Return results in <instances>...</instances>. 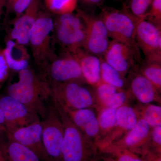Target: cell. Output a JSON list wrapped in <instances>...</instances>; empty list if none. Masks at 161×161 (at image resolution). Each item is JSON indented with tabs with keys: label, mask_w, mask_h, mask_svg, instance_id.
<instances>
[{
	"label": "cell",
	"mask_w": 161,
	"mask_h": 161,
	"mask_svg": "<svg viewBox=\"0 0 161 161\" xmlns=\"http://www.w3.org/2000/svg\"><path fill=\"white\" fill-rule=\"evenodd\" d=\"M18 73L19 80L8 86V95L25 105L42 119L47 109L45 101L51 97L50 85L30 67Z\"/></svg>",
	"instance_id": "cell-1"
},
{
	"label": "cell",
	"mask_w": 161,
	"mask_h": 161,
	"mask_svg": "<svg viewBox=\"0 0 161 161\" xmlns=\"http://www.w3.org/2000/svg\"><path fill=\"white\" fill-rule=\"evenodd\" d=\"M100 17L103 21L109 38L127 45L140 58L136 40L137 18L131 13L115 9H104Z\"/></svg>",
	"instance_id": "cell-2"
},
{
	"label": "cell",
	"mask_w": 161,
	"mask_h": 161,
	"mask_svg": "<svg viewBox=\"0 0 161 161\" xmlns=\"http://www.w3.org/2000/svg\"><path fill=\"white\" fill-rule=\"evenodd\" d=\"M53 38V19L47 11L40 10L33 26L29 45L35 62L43 67L54 56L52 50Z\"/></svg>",
	"instance_id": "cell-3"
},
{
	"label": "cell",
	"mask_w": 161,
	"mask_h": 161,
	"mask_svg": "<svg viewBox=\"0 0 161 161\" xmlns=\"http://www.w3.org/2000/svg\"><path fill=\"white\" fill-rule=\"evenodd\" d=\"M86 30L82 20L73 13L56 15L53 19V38L64 52L75 54L83 49Z\"/></svg>",
	"instance_id": "cell-4"
},
{
	"label": "cell",
	"mask_w": 161,
	"mask_h": 161,
	"mask_svg": "<svg viewBox=\"0 0 161 161\" xmlns=\"http://www.w3.org/2000/svg\"><path fill=\"white\" fill-rule=\"evenodd\" d=\"M51 97L55 106L63 110L89 108L94 103L91 91L79 81L52 84Z\"/></svg>",
	"instance_id": "cell-5"
},
{
	"label": "cell",
	"mask_w": 161,
	"mask_h": 161,
	"mask_svg": "<svg viewBox=\"0 0 161 161\" xmlns=\"http://www.w3.org/2000/svg\"><path fill=\"white\" fill-rule=\"evenodd\" d=\"M42 124V140L50 161H62L61 151L64 135V125L56 106L47 107Z\"/></svg>",
	"instance_id": "cell-6"
},
{
	"label": "cell",
	"mask_w": 161,
	"mask_h": 161,
	"mask_svg": "<svg viewBox=\"0 0 161 161\" xmlns=\"http://www.w3.org/2000/svg\"><path fill=\"white\" fill-rule=\"evenodd\" d=\"M64 125L62 143V161H91V146L79 129L73 123L67 114L58 108Z\"/></svg>",
	"instance_id": "cell-7"
},
{
	"label": "cell",
	"mask_w": 161,
	"mask_h": 161,
	"mask_svg": "<svg viewBox=\"0 0 161 161\" xmlns=\"http://www.w3.org/2000/svg\"><path fill=\"white\" fill-rule=\"evenodd\" d=\"M43 68L44 80L50 85L84 80L78 58L68 52L58 57L54 55Z\"/></svg>",
	"instance_id": "cell-8"
},
{
	"label": "cell",
	"mask_w": 161,
	"mask_h": 161,
	"mask_svg": "<svg viewBox=\"0 0 161 161\" xmlns=\"http://www.w3.org/2000/svg\"><path fill=\"white\" fill-rule=\"evenodd\" d=\"M77 14L82 20L86 30L83 49L90 53L102 58L110 43L103 21L99 17L88 13L81 9L77 10Z\"/></svg>",
	"instance_id": "cell-9"
},
{
	"label": "cell",
	"mask_w": 161,
	"mask_h": 161,
	"mask_svg": "<svg viewBox=\"0 0 161 161\" xmlns=\"http://www.w3.org/2000/svg\"><path fill=\"white\" fill-rule=\"evenodd\" d=\"M136 40L146 62L161 63V26L145 18L136 19Z\"/></svg>",
	"instance_id": "cell-10"
},
{
	"label": "cell",
	"mask_w": 161,
	"mask_h": 161,
	"mask_svg": "<svg viewBox=\"0 0 161 161\" xmlns=\"http://www.w3.org/2000/svg\"><path fill=\"white\" fill-rule=\"evenodd\" d=\"M0 108L5 116L7 133L41 120L25 105L8 95L0 96Z\"/></svg>",
	"instance_id": "cell-11"
},
{
	"label": "cell",
	"mask_w": 161,
	"mask_h": 161,
	"mask_svg": "<svg viewBox=\"0 0 161 161\" xmlns=\"http://www.w3.org/2000/svg\"><path fill=\"white\" fill-rule=\"evenodd\" d=\"M41 120L16 129L6 133L10 140L28 147L36 153L43 161H50L43 147L42 140Z\"/></svg>",
	"instance_id": "cell-12"
},
{
	"label": "cell",
	"mask_w": 161,
	"mask_h": 161,
	"mask_svg": "<svg viewBox=\"0 0 161 161\" xmlns=\"http://www.w3.org/2000/svg\"><path fill=\"white\" fill-rule=\"evenodd\" d=\"M40 7V0H33L22 14L15 17L7 38L22 45H29L30 35L41 10Z\"/></svg>",
	"instance_id": "cell-13"
},
{
	"label": "cell",
	"mask_w": 161,
	"mask_h": 161,
	"mask_svg": "<svg viewBox=\"0 0 161 161\" xmlns=\"http://www.w3.org/2000/svg\"><path fill=\"white\" fill-rule=\"evenodd\" d=\"M103 58L109 65L124 76L134 65L136 60L140 58L127 45L112 40Z\"/></svg>",
	"instance_id": "cell-14"
},
{
	"label": "cell",
	"mask_w": 161,
	"mask_h": 161,
	"mask_svg": "<svg viewBox=\"0 0 161 161\" xmlns=\"http://www.w3.org/2000/svg\"><path fill=\"white\" fill-rule=\"evenodd\" d=\"M150 135V126L146 121L142 119L137 121L134 128L129 131L123 139L112 145L128 149L134 153L142 152L141 148H143L144 153V147L147 143Z\"/></svg>",
	"instance_id": "cell-15"
},
{
	"label": "cell",
	"mask_w": 161,
	"mask_h": 161,
	"mask_svg": "<svg viewBox=\"0 0 161 161\" xmlns=\"http://www.w3.org/2000/svg\"><path fill=\"white\" fill-rule=\"evenodd\" d=\"M3 51L10 71L18 73L29 67L30 55L25 45L7 38Z\"/></svg>",
	"instance_id": "cell-16"
},
{
	"label": "cell",
	"mask_w": 161,
	"mask_h": 161,
	"mask_svg": "<svg viewBox=\"0 0 161 161\" xmlns=\"http://www.w3.org/2000/svg\"><path fill=\"white\" fill-rule=\"evenodd\" d=\"M63 111L86 137H95L98 135L100 131L98 119L92 110L85 108Z\"/></svg>",
	"instance_id": "cell-17"
},
{
	"label": "cell",
	"mask_w": 161,
	"mask_h": 161,
	"mask_svg": "<svg viewBox=\"0 0 161 161\" xmlns=\"http://www.w3.org/2000/svg\"><path fill=\"white\" fill-rule=\"evenodd\" d=\"M0 150L5 161H43L31 149L6 136H0Z\"/></svg>",
	"instance_id": "cell-18"
},
{
	"label": "cell",
	"mask_w": 161,
	"mask_h": 161,
	"mask_svg": "<svg viewBox=\"0 0 161 161\" xmlns=\"http://www.w3.org/2000/svg\"><path fill=\"white\" fill-rule=\"evenodd\" d=\"M78 58L84 80L96 86L101 83V58L81 49L74 54Z\"/></svg>",
	"instance_id": "cell-19"
},
{
	"label": "cell",
	"mask_w": 161,
	"mask_h": 161,
	"mask_svg": "<svg viewBox=\"0 0 161 161\" xmlns=\"http://www.w3.org/2000/svg\"><path fill=\"white\" fill-rule=\"evenodd\" d=\"M98 99L108 108L117 109L122 106L126 99V94L121 88L103 82L96 86Z\"/></svg>",
	"instance_id": "cell-20"
},
{
	"label": "cell",
	"mask_w": 161,
	"mask_h": 161,
	"mask_svg": "<svg viewBox=\"0 0 161 161\" xmlns=\"http://www.w3.org/2000/svg\"><path fill=\"white\" fill-rule=\"evenodd\" d=\"M130 88L136 98L142 103H150L157 98L158 90L142 74L133 78Z\"/></svg>",
	"instance_id": "cell-21"
},
{
	"label": "cell",
	"mask_w": 161,
	"mask_h": 161,
	"mask_svg": "<svg viewBox=\"0 0 161 161\" xmlns=\"http://www.w3.org/2000/svg\"><path fill=\"white\" fill-rule=\"evenodd\" d=\"M137 121L136 113L131 107L123 105L117 109L116 126L124 131L129 132L132 130Z\"/></svg>",
	"instance_id": "cell-22"
},
{
	"label": "cell",
	"mask_w": 161,
	"mask_h": 161,
	"mask_svg": "<svg viewBox=\"0 0 161 161\" xmlns=\"http://www.w3.org/2000/svg\"><path fill=\"white\" fill-rule=\"evenodd\" d=\"M101 82L108 84L119 88L123 87L125 81L123 75L117 71L101 58Z\"/></svg>",
	"instance_id": "cell-23"
},
{
	"label": "cell",
	"mask_w": 161,
	"mask_h": 161,
	"mask_svg": "<svg viewBox=\"0 0 161 161\" xmlns=\"http://www.w3.org/2000/svg\"><path fill=\"white\" fill-rule=\"evenodd\" d=\"M47 11L58 15L73 13L77 8L78 0H43Z\"/></svg>",
	"instance_id": "cell-24"
},
{
	"label": "cell",
	"mask_w": 161,
	"mask_h": 161,
	"mask_svg": "<svg viewBox=\"0 0 161 161\" xmlns=\"http://www.w3.org/2000/svg\"><path fill=\"white\" fill-rule=\"evenodd\" d=\"M102 149L110 155L106 158L109 161H142L134 152L115 145H108Z\"/></svg>",
	"instance_id": "cell-25"
},
{
	"label": "cell",
	"mask_w": 161,
	"mask_h": 161,
	"mask_svg": "<svg viewBox=\"0 0 161 161\" xmlns=\"http://www.w3.org/2000/svg\"><path fill=\"white\" fill-rule=\"evenodd\" d=\"M142 75L147 78L158 91L161 89V63L146 62L142 69Z\"/></svg>",
	"instance_id": "cell-26"
},
{
	"label": "cell",
	"mask_w": 161,
	"mask_h": 161,
	"mask_svg": "<svg viewBox=\"0 0 161 161\" xmlns=\"http://www.w3.org/2000/svg\"><path fill=\"white\" fill-rule=\"evenodd\" d=\"M116 108L107 107L102 111L98 119L99 130L109 132L116 126Z\"/></svg>",
	"instance_id": "cell-27"
},
{
	"label": "cell",
	"mask_w": 161,
	"mask_h": 161,
	"mask_svg": "<svg viewBox=\"0 0 161 161\" xmlns=\"http://www.w3.org/2000/svg\"><path fill=\"white\" fill-rule=\"evenodd\" d=\"M142 119L146 121L150 127L161 125V108L159 106L149 104L143 110Z\"/></svg>",
	"instance_id": "cell-28"
},
{
	"label": "cell",
	"mask_w": 161,
	"mask_h": 161,
	"mask_svg": "<svg viewBox=\"0 0 161 161\" xmlns=\"http://www.w3.org/2000/svg\"><path fill=\"white\" fill-rule=\"evenodd\" d=\"M33 0H6V11L8 14H13L15 17L20 15L30 5Z\"/></svg>",
	"instance_id": "cell-29"
},
{
	"label": "cell",
	"mask_w": 161,
	"mask_h": 161,
	"mask_svg": "<svg viewBox=\"0 0 161 161\" xmlns=\"http://www.w3.org/2000/svg\"><path fill=\"white\" fill-rule=\"evenodd\" d=\"M153 0H130V7L131 13L136 17L145 18Z\"/></svg>",
	"instance_id": "cell-30"
},
{
	"label": "cell",
	"mask_w": 161,
	"mask_h": 161,
	"mask_svg": "<svg viewBox=\"0 0 161 161\" xmlns=\"http://www.w3.org/2000/svg\"><path fill=\"white\" fill-rule=\"evenodd\" d=\"M149 11L145 16V19L149 22L161 26V0H153Z\"/></svg>",
	"instance_id": "cell-31"
},
{
	"label": "cell",
	"mask_w": 161,
	"mask_h": 161,
	"mask_svg": "<svg viewBox=\"0 0 161 161\" xmlns=\"http://www.w3.org/2000/svg\"><path fill=\"white\" fill-rule=\"evenodd\" d=\"M152 136L153 141L156 147V152L158 150V152L161 153V125L153 127Z\"/></svg>",
	"instance_id": "cell-32"
},
{
	"label": "cell",
	"mask_w": 161,
	"mask_h": 161,
	"mask_svg": "<svg viewBox=\"0 0 161 161\" xmlns=\"http://www.w3.org/2000/svg\"><path fill=\"white\" fill-rule=\"evenodd\" d=\"M143 155L142 161H161V153L146 151L143 153Z\"/></svg>",
	"instance_id": "cell-33"
},
{
	"label": "cell",
	"mask_w": 161,
	"mask_h": 161,
	"mask_svg": "<svg viewBox=\"0 0 161 161\" xmlns=\"http://www.w3.org/2000/svg\"><path fill=\"white\" fill-rule=\"evenodd\" d=\"M7 133L6 120L4 113L0 108V136H6Z\"/></svg>",
	"instance_id": "cell-34"
},
{
	"label": "cell",
	"mask_w": 161,
	"mask_h": 161,
	"mask_svg": "<svg viewBox=\"0 0 161 161\" xmlns=\"http://www.w3.org/2000/svg\"><path fill=\"white\" fill-rule=\"evenodd\" d=\"M84 3L90 5H98L102 3L103 0H81Z\"/></svg>",
	"instance_id": "cell-35"
},
{
	"label": "cell",
	"mask_w": 161,
	"mask_h": 161,
	"mask_svg": "<svg viewBox=\"0 0 161 161\" xmlns=\"http://www.w3.org/2000/svg\"><path fill=\"white\" fill-rule=\"evenodd\" d=\"M6 0H0V19L3 14V9L6 6Z\"/></svg>",
	"instance_id": "cell-36"
},
{
	"label": "cell",
	"mask_w": 161,
	"mask_h": 161,
	"mask_svg": "<svg viewBox=\"0 0 161 161\" xmlns=\"http://www.w3.org/2000/svg\"><path fill=\"white\" fill-rule=\"evenodd\" d=\"M0 161H5V160H4V158H3L1 150H0Z\"/></svg>",
	"instance_id": "cell-37"
},
{
	"label": "cell",
	"mask_w": 161,
	"mask_h": 161,
	"mask_svg": "<svg viewBox=\"0 0 161 161\" xmlns=\"http://www.w3.org/2000/svg\"><path fill=\"white\" fill-rule=\"evenodd\" d=\"M109 161L108 160V159H105L104 160V161Z\"/></svg>",
	"instance_id": "cell-38"
}]
</instances>
